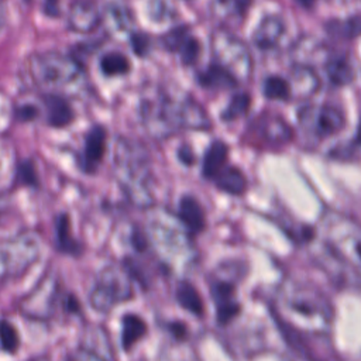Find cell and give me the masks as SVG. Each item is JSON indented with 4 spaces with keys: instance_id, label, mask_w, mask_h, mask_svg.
Listing matches in <instances>:
<instances>
[{
    "instance_id": "6da1fadb",
    "label": "cell",
    "mask_w": 361,
    "mask_h": 361,
    "mask_svg": "<svg viewBox=\"0 0 361 361\" xmlns=\"http://www.w3.org/2000/svg\"><path fill=\"white\" fill-rule=\"evenodd\" d=\"M140 116L148 134L168 138L179 130H209L212 120L193 96L157 89L142 96Z\"/></svg>"
},
{
    "instance_id": "7a4b0ae2",
    "label": "cell",
    "mask_w": 361,
    "mask_h": 361,
    "mask_svg": "<svg viewBox=\"0 0 361 361\" xmlns=\"http://www.w3.org/2000/svg\"><path fill=\"white\" fill-rule=\"evenodd\" d=\"M113 171L121 190L134 206L147 209L154 204L149 157L142 144L120 137L116 142Z\"/></svg>"
},
{
    "instance_id": "3957f363",
    "label": "cell",
    "mask_w": 361,
    "mask_h": 361,
    "mask_svg": "<svg viewBox=\"0 0 361 361\" xmlns=\"http://www.w3.org/2000/svg\"><path fill=\"white\" fill-rule=\"evenodd\" d=\"M28 73L35 86L45 92L56 93L82 79L83 65L72 55L44 51L28 58Z\"/></svg>"
},
{
    "instance_id": "277c9868",
    "label": "cell",
    "mask_w": 361,
    "mask_h": 361,
    "mask_svg": "<svg viewBox=\"0 0 361 361\" xmlns=\"http://www.w3.org/2000/svg\"><path fill=\"white\" fill-rule=\"evenodd\" d=\"M134 296L133 276L123 264H109L97 275L89 293L90 306L100 313H109L114 306Z\"/></svg>"
},
{
    "instance_id": "5b68a950",
    "label": "cell",
    "mask_w": 361,
    "mask_h": 361,
    "mask_svg": "<svg viewBox=\"0 0 361 361\" xmlns=\"http://www.w3.org/2000/svg\"><path fill=\"white\" fill-rule=\"evenodd\" d=\"M213 62L230 72L237 82H245L252 73V56L248 45L227 28H216L210 35Z\"/></svg>"
},
{
    "instance_id": "8992f818",
    "label": "cell",
    "mask_w": 361,
    "mask_h": 361,
    "mask_svg": "<svg viewBox=\"0 0 361 361\" xmlns=\"http://www.w3.org/2000/svg\"><path fill=\"white\" fill-rule=\"evenodd\" d=\"M42 241L37 233L25 231L0 241V279L24 274L41 255Z\"/></svg>"
},
{
    "instance_id": "52a82bcc",
    "label": "cell",
    "mask_w": 361,
    "mask_h": 361,
    "mask_svg": "<svg viewBox=\"0 0 361 361\" xmlns=\"http://www.w3.org/2000/svg\"><path fill=\"white\" fill-rule=\"evenodd\" d=\"M286 307L298 320H306L307 324L316 326V329L326 330L330 324L331 307L326 298L314 289H293L286 298Z\"/></svg>"
},
{
    "instance_id": "ba28073f",
    "label": "cell",
    "mask_w": 361,
    "mask_h": 361,
    "mask_svg": "<svg viewBox=\"0 0 361 361\" xmlns=\"http://www.w3.org/2000/svg\"><path fill=\"white\" fill-rule=\"evenodd\" d=\"M298 120L300 128L316 140L331 137L345 127L343 111L331 104H306L298 110Z\"/></svg>"
},
{
    "instance_id": "9c48e42d",
    "label": "cell",
    "mask_w": 361,
    "mask_h": 361,
    "mask_svg": "<svg viewBox=\"0 0 361 361\" xmlns=\"http://www.w3.org/2000/svg\"><path fill=\"white\" fill-rule=\"evenodd\" d=\"M324 233L327 238V247L343 259L360 267V233L357 224L340 216H326Z\"/></svg>"
},
{
    "instance_id": "30bf717a",
    "label": "cell",
    "mask_w": 361,
    "mask_h": 361,
    "mask_svg": "<svg viewBox=\"0 0 361 361\" xmlns=\"http://www.w3.org/2000/svg\"><path fill=\"white\" fill-rule=\"evenodd\" d=\"M59 282L55 274H47L39 283L20 302V310L25 317L44 320L49 319L56 307Z\"/></svg>"
},
{
    "instance_id": "8fae6325",
    "label": "cell",
    "mask_w": 361,
    "mask_h": 361,
    "mask_svg": "<svg viewBox=\"0 0 361 361\" xmlns=\"http://www.w3.org/2000/svg\"><path fill=\"white\" fill-rule=\"evenodd\" d=\"M293 138V130L290 126L278 114L265 111L258 116L250 127V141L259 145H267L269 148L283 147L289 144Z\"/></svg>"
},
{
    "instance_id": "7c38bea8",
    "label": "cell",
    "mask_w": 361,
    "mask_h": 361,
    "mask_svg": "<svg viewBox=\"0 0 361 361\" xmlns=\"http://www.w3.org/2000/svg\"><path fill=\"white\" fill-rule=\"evenodd\" d=\"M161 41L164 48L172 54H176L185 66H192L199 61L202 44L186 25H179L169 30L166 34H164Z\"/></svg>"
},
{
    "instance_id": "4fadbf2b",
    "label": "cell",
    "mask_w": 361,
    "mask_h": 361,
    "mask_svg": "<svg viewBox=\"0 0 361 361\" xmlns=\"http://www.w3.org/2000/svg\"><path fill=\"white\" fill-rule=\"evenodd\" d=\"M210 296L216 305V320L220 326H227L240 312L241 305L235 298V283L227 279H214L210 282Z\"/></svg>"
},
{
    "instance_id": "5bb4252c",
    "label": "cell",
    "mask_w": 361,
    "mask_h": 361,
    "mask_svg": "<svg viewBox=\"0 0 361 361\" xmlns=\"http://www.w3.org/2000/svg\"><path fill=\"white\" fill-rule=\"evenodd\" d=\"M107 148V131L102 124L92 126L83 141V148L78 157L79 168L85 173H94L102 164Z\"/></svg>"
},
{
    "instance_id": "9a60e30c",
    "label": "cell",
    "mask_w": 361,
    "mask_h": 361,
    "mask_svg": "<svg viewBox=\"0 0 361 361\" xmlns=\"http://www.w3.org/2000/svg\"><path fill=\"white\" fill-rule=\"evenodd\" d=\"M66 21L73 32L90 34L102 25V6L96 0H73Z\"/></svg>"
},
{
    "instance_id": "2e32d148",
    "label": "cell",
    "mask_w": 361,
    "mask_h": 361,
    "mask_svg": "<svg viewBox=\"0 0 361 361\" xmlns=\"http://www.w3.org/2000/svg\"><path fill=\"white\" fill-rule=\"evenodd\" d=\"M286 34V23L283 16L271 13L264 16L252 32V44L261 51L275 49Z\"/></svg>"
},
{
    "instance_id": "e0dca14e",
    "label": "cell",
    "mask_w": 361,
    "mask_h": 361,
    "mask_svg": "<svg viewBox=\"0 0 361 361\" xmlns=\"http://www.w3.org/2000/svg\"><path fill=\"white\" fill-rule=\"evenodd\" d=\"M289 87H290V99H309L314 93H317L320 87V79L309 63L296 62L289 72Z\"/></svg>"
},
{
    "instance_id": "ac0fdd59",
    "label": "cell",
    "mask_w": 361,
    "mask_h": 361,
    "mask_svg": "<svg viewBox=\"0 0 361 361\" xmlns=\"http://www.w3.org/2000/svg\"><path fill=\"white\" fill-rule=\"evenodd\" d=\"M102 25L114 35L130 34L134 28V17L124 3L111 0L102 7Z\"/></svg>"
},
{
    "instance_id": "d6986e66",
    "label": "cell",
    "mask_w": 361,
    "mask_h": 361,
    "mask_svg": "<svg viewBox=\"0 0 361 361\" xmlns=\"http://www.w3.org/2000/svg\"><path fill=\"white\" fill-rule=\"evenodd\" d=\"M176 217L189 235H196L204 230L206 216L200 202L192 195H183L179 199Z\"/></svg>"
},
{
    "instance_id": "ffe728a7",
    "label": "cell",
    "mask_w": 361,
    "mask_h": 361,
    "mask_svg": "<svg viewBox=\"0 0 361 361\" xmlns=\"http://www.w3.org/2000/svg\"><path fill=\"white\" fill-rule=\"evenodd\" d=\"M42 103L45 107V120L51 127H66L75 120V110L62 94L45 92Z\"/></svg>"
},
{
    "instance_id": "44dd1931",
    "label": "cell",
    "mask_w": 361,
    "mask_h": 361,
    "mask_svg": "<svg viewBox=\"0 0 361 361\" xmlns=\"http://www.w3.org/2000/svg\"><path fill=\"white\" fill-rule=\"evenodd\" d=\"M324 72L336 86H345L355 78V68L347 54H333L324 59Z\"/></svg>"
},
{
    "instance_id": "7402d4cb",
    "label": "cell",
    "mask_w": 361,
    "mask_h": 361,
    "mask_svg": "<svg viewBox=\"0 0 361 361\" xmlns=\"http://www.w3.org/2000/svg\"><path fill=\"white\" fill-rule=\"evenodd\" d=\"M251 4L252 0H212L210 11L226 24H238L245 18Z\"/></svg>"
},
{
    "instance_id": "603a6c76",
    "label": "cell",
    "mask_w": 361,
    "mask_h": 361,
    "mask_svg": "<svg viewBox=\"0 0 361 361\" xmlns=\"http://www.w3.org/2000/svg\"><path fill=\"white\" fill-rule=\"evenodd\" d=\"M196 79L202 87L209 90H228L238 85L237 79L216 62L209 63L206 69L200 71Z\"/></svg>"
},
{
    "instance_id": "cb8c5ba5",
    "label": "cell",
    "mask_w": 361,
    "mask_h": 361,
    "mask_svg": "<svg viewBox=\"0 0 361 361\" xmlns=\"http://www.w3.org/2000/svg\"><path fill=\"white\" fill-rule=\"evenodd\" d=\"M213 182L219 190L233 196L243 195L248 188V180L244 172L240 168L231 165H224L213 176Z\"/></svg>"
},
{
    "instance_id": "d4e9b609",
    "label": "cell",
    "mask_w": 361,
    "mask_h": 361,
    "mask_svg": "<svg viewBox=\"0 0 361 361\" xmlns=\"http://www.w3.org/2000/svg\"><path fill=\"white\" fill-rule=\"evenodd\" d=\"M228 159V145L223 140H213L204 155L202 162V175L206 179H213V176L227 165Z\"/></svg>"
},
{
    "instance_id": "484cf974",
    "label": "cell",
    "mask_w": 361,
    "mask_h": 361,
    "mask_svg": "<svg viewBox=\"0 0 361 361\" xmlns=\"http://www.w3.org/2000/svg\"><path fill=\"white\" fill-rule=\"evenodd\" d=\"M55 244L63 254L79 255L82 251L80 243L73 237L71 217L68 213H61L55 219Z\"/></svg>"
},
{
    "instance_id": "4316f807",
    "label": "cell",
    "mask_w": 361,
    "mask_h": 361,
    "mask_svg": "<svg viewBox=\"0 0 361 361\" xmlns=\"http://www.w3.org/2000/svg\"><path fill=\"white\" fill-rule=\"evenodd\" d=\"M148 331L145 320L135 313H126L121 317V348L130 351Z\"/></svg>"
},
{
    "instance_id": "83f0119b",
    "label": "cell",
    "mask_w": 361,
    "mask_h": 361,
    "mask_svg": "<svg viewBox=\"0 0 361 361\" xmlns=\"http://www.w3.org/2000/svg\"><path fill=\"white\" fill-rule=\"evenodd\" d=\"M175 296L182 309L195 314L196 317L204 316V302L193 283L188 281H180L176 285Z\"/></svg>"
},
{
    "instance_id": "f1b7e54d",
    "label": "cell",
    "mask_w": 361,
    "mask_h": 361,
    "mask_svg": "<svg viewBox=\"0 0 361 361\" xmlns=\"http://www.w3.org/2000/svg\"><path fill=\"white\" fill-rule=\"evenodd\" d=\"M100 72L107 78L123 76L131 71V61L120 51H109L99 61Z\"/></svg>"
},
{
    "instance_id": "f546056e",
    "label": "cell",
    "mask_w": 361,
    "mask_h": 361,
    "mask_svg": "<svg viewBox=\"0 0 361 361\" xmlns=\"http://www.w3.org/2000/svg\"><path fill=\"white\" fill-rule=\"evenodd\" d=\"M251 107V96L247 92H237L231 96L226 109L220 113V118L226 123H231L240 117H244Z\"/></svg>"
},
{
    "instance_id": "4dcf8cb0",
    "label": "cell",
    "mask_w": 361,
    "mask_h": 361,
    "mask_svg": "<svg viewBox=\"0 0 361 361\" xmlns=\"http://www.w3.org/2000/svg\"><path fill=\"white\" fill-rule=\"evenodd\" d=\"M262 93L269 100H279V102L290 100L289 82L288 79L278 75H269L265 78L262 83Z\"/></svg>"
},
{
    "instance_id": "1f68e13d",
    "label": "cell",
    "mask_w": 361,
    "mask_h": 361,
    "mask_svg": "<svg viewBox=\"0 0 361 361\" xmlns=\"http://www.w3.org/2000/svg\"><path fill=\"white\" fill-rule=\"evenodd\" d=\"M360 16L354 14L347 20H333L330 23L326 24V30L331 34V35H338V37H344L347 39L351 38H357L360 34Z\"/></svg>"
},
{
    "instance_id": "d6a6232c",
    "label": "cell",
    "mask_w": 361,
    "mask_h": 361,
    "mask_svg": "<svg viewBox=\"0 0 361 361\" xmlns=\"http://www.w3.org/2000/svg\"><path fill=\"white\" fill-rule=\"evenodd\" d=\"M0 347L7 353H16L20 347L18 331L16 326L6 319H0Z\"/></svg>"
},
{
    "instance_id": "836d02e7",
    "label": "cell",
    "mask_w": 361,
    "mask_h": 361,
    "mask_svg": "<svg viewBox=\"0 0 361 361\" xmlns=\"http://www.w3.org/2000/svg\"><path fill=\"white\" fill-rule=\"evenodd\" d=\"M148 16L151 20L162 23L172 17L173 8L169 3V0H148Z\"/></svg>"
},
{
    "instance_id": "e575fe53",
    "label": "cell",
    "mask_w": 361,
    "mask_h": 361,
    "mask_svg": "<svg viewBox=\"0 0 361 361\" xmlns=\"http://www.w3.org/2000/svg\"><path fill=\"white\" fill-rule=\"evenodd\" d=\"M128 39H130L131 49L137 56L145 58L149 54V51H151V38H149L148 34L133 30L128 34Z\"/></svg>"
},
{
    "instance_id": "d590c367",
    "label": "cell",
    "mask_w": 361,
    "mask_h": 361,
    "mask_svg": "<svg viewBox=\"0 0 361 361\" xmlns=\"http://www.w3.org/2000/svg\"><path fill=\"white\" fill-rule=\"evenodd\" d=\"M358 152V135H355L351 141H345L341 142L338 145H336L331 151H330V157L336 158V159H353L357 157Z\"/></svg>"
},
{
    "instance_id": "8d00e7d4",
    "label": "cell",
    "mask_w": 361,
    "mask_h": 361,
    "mask_svg": "<svg viewBox=\"0 0 361 361\" xmlns=\"http://www.w3.org/2000/svg\"><path fill=\"white\" fill-rule=\"evenodd\" d=\"M18 179L30 186L38 185V175L35 171V166L31 161H25L18 166Z\"/></svg>"
},
{
    "instance_id": "74e56055",
    "label": "cell",
    "mask_w": 361,
    "mask_h": 361,
    "mask_svg": "<svg viewBox=\"0 0 361 361\" xmlns=\"http://www.w3.org/2000/svg\"><path fill=\"white\" fill-rule=\"evenodd\" d=\"M38 107L31 104V103H24V104H20L17 106L16 109V117L20 120V121H31L34 118L38 117Z\"/></svg>"
},
{
    "instance_id": "f35d334b",
    "label": "cell",
    "mask_w": 361,
    "mask_h": 361,
    "mask_svg": "<svg viewBox=\"0 0 361 361\" xmlns=\"http://www.w3.org/2000/svg\"><path fill=\"white\" fill-rule=\"evenodd\" d=\"M168 330L176 340H185L188 337V326L180 320H173L168 323Z\"/></svg>"
},
{
    "instance_id": "ab89813d",
    "label": "cell",
    "mask_w": 361,
    "mask_h": 361,
    "mask_svg": "<svg viewBox=\"0 0 361 361\" xmlns=\"http://www.w3.org/2000/svg\"><path fill=\"white\" fill-rule=\"evenodd\" d=\"M62 306H63L65 312H68L71 314H75V313L80 312V303L76 299V296L72 295V293H68L62 298Z\"/></svg>"
},
{
    "instance_id": "60d3db41",
    "label": "cell",
    "mask_w": 361,
    "mask_h": 361,
    "mask_svg": "<svg viewBox=\"0 0 361 361\" xmlns=\"http://www.w3.org/2000/svg\"><path fill=\"white\" fill-rule=\"evenodd\" d=\"M178 158L182 164H185L186 166H190L195 164V154L192 151L190 147L188 145H182L179 149H178Z\"/></svg>"
},
{
    "instance_id": "b9f144b4",
    "label": "cell",
    "mask_w": 361,
    "mask_h": 361,
    "mask_svg": "<svg viewBox=\"0 0 361 361\" xmlns=\"http://www.w3.org/2000/svg\"><path fill=\"white\" fill-rule=\"evenodd\" d=\"M131 241H133V245L137 251H145L147 245H148V241H147V237L144 235V233L138 228H134L133 231V235H131Z\"/></svg>"
},
{
    "instance_id": "7bdbcfd3",
    "label": "cell",
    "mask_w": 361,
    "mask_h": 361,
    "mask_svg": "<svg viewBox=\"0 0 361 361\" xmlns=\"http://www.w3.org/2000/svg\"><path fill=\"white\" fill-rule=\"evenodd\" d=\"M302 7H305V8H310L314 3H316V0H296Z\"/></svg>"
},
{
    "instance_id": "ee69618b",
    "label": "cell",
    "mask_w": 361,
    "mask_h": 361,
    "mask_svg": "<svg viewBox=\"0 0 361 361\" xmlns=\"http://www.w3.org/2000/svg\"><path fill=\"white\" fill-rule=\"evenodd\" d=\"M1 21H3V10H1V6H0V25H1Z\"/></svg>"
}]
</instances>
